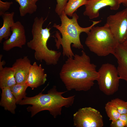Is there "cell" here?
<instances>
[{
	"instance_id": "1",
	"label": "cell",
	"mask_w": 127,
	"mask_h": 127,
	"mask_svg": "<svg viewBox=\"0 0 127 127\" xmlns=\"http://www.w3.org/2000/svg\"><path fill=\"white\" fill-rule=\"evenodd\" d=\"M96 66L82 50L80 55L75 54L67 58L59 73L60 78L68 91H87L93 86L98 76Z\"/></svg>"
},
{
	"instance_id": "2",
	"label": "cell",
	"mask_w": 127,
	"mask_h": 127,
	"mask_svg": "<svg viewBox=\"0 0 127 127\" xmlns=\"http://www.w3.org/2000/svg\"><path fill=\"white\" fill-rule=\"evenodd\" d=\"M61 22L60 25L54 24L53 27L58 30L61 33L62 37L56 32V45L57 49L61 45L62 48V54L68 58L73 57L75 54L71 48L83 49V46L80 40V35L82 32L87 34L92 28L100 23L101 20L92 21V24L89 27L83 28L80 27L77 22L79 16L76 13L73 14L71 19L69 18L64 11L59 16Z\"/></svg>"
},
{
	"instance_id": "3",
	"label": "cell",
	"mask_w": 127,
	"mask_h": 127,
	"mask_svg": "<svg viewBox=\"0 0 127 127\" xmlns=\"http://www.w3.org/2000/svg\"><path fill=\"white\" fill-rule=\"evenodd\" d=\"M66 91H58L56 86H54L48 91L47 94H44L41 92L32 97L26 96L19 104L32 105L27 108V111L31 113V117L40 111L48 110L56 118L61 115L63 107H69L73 104L75 95L67 98L62 96L63 94Z\"/></svg>"
},
{
	"instance_id": "4",
	"label": "cell",
	"mask_w": 127,
	"mask_h": 127,
	"mask_svg": "<svg viewBox=\"0 0 127 127\" xmlns=\"http://www.w3.org/2000/svg\"><path fill=\"white\" fill-rule=\"evenodd\" d=\"M47 18L44 19L42 17H36L34 18L31 31L32 38L27 44L28 48L34 51V56L36 60L44 61L48 65H55L58 64L61 53L49 49L47 46L51 36V28H43Z\"/></svg>"
},
{
	"instance_id": "5",
	"label": "cell",
	"mask_w": 127,
	"mask_h": 127,
	"mask_svg": "<svg viewBox=\"0 0 127 127\" xmlns=\"http://www.w3.org/2000/svg\"><path fill=\"white\" fill-rule=\"evenodd\" d=\"M87 34L85 44L91 51L99 56L114 54L118 44L106 24L93 26Z\"/></svg>"
},
{
	"instance_id": "6",
	"label": "cell",
	"mask_w": 127,
	"mask_h": 127,
	"mask_svg": "<svg viewBox=\"0 0 127 127\" xmlns=\"http://www.w3.org/2000/svg\"><path fill=\"white\" fill-rule=\"evenodd\" d=\"M98 71L96 81L100 90L107 95H113L118 90L120 79L117 67L107 63L103 64Z\"/></svg>"
},
{
	"instance_id": "7",
	"label": "cell",
	"mask_w": 127,
	"mask_h": 127,
	"mask_svg": "<svg viewBox=\"0 0 127 127\" xmlns=\"http://www.w3.org/2000/svg\"><path fill=\"white\" fill-rule=\"evenodd\" d=\"M106 24L118 44L127 40V8L109 16Z\"/></svg>"
},
{
	"instance_id": "8",
	"label": "cell",
	"mask_w": 127,
	"mask_h": 127,
	"mask_svg": "<svg viewBox=\"0 0 127 127\" xmlns=\"http://www.w3.org/2000/svg\"><path fill=\"white\" fill-rule=\"evenodd\" d=\"M74 125L76 127H102L103 117L98 110L91 107L79 109L73 115Z\"/></svg>"
},
{
	"instance_id": "9",
	"label": "cell",
	"mask_w": 127,
	"mask_h": 127,
	"mask_svg": "<svg viewBox=\"0 0 127 127\" xmlns=\"http://www.w3.org/2000/svg\"><path fill=\"white\" fill-rule=\"evenodd\" d=\"M11 30L12 33L10 37L3 44V49L6 51H9L15 47L22 48L26 42L24 28L20 22H15Z\"/></svg>"
},
{
	"instance_id": "10",
	"label": "cell",
	"mask_w": 127,
	"mask_h": 127,
	"mask_svg": "<svg viewBox=\"0 0 127 127\" xmlns=\"http://www.w3.org/2000/svg\"><path fill=\"white\" fill-rule=\"evenodd\" d=\"M120 4L119 0H87L83 14L90 19H94L99 17V11L103 8L108 6L111 10H116Z\"/></svg>"
},
{
	"instance_id": "11",
	"label": "cell",
	"mask_w": 127,
	"mask_h": 127,
	"mask_svg": "<svg viewBox=\"0 0 127 127\" xmlns=\"http://www.w3.org/2000/svg\"><path fill=\"white\" fill-rule=\"evenodd\" d=\"M47 75L41 64L35 62L30 67L26 83L32 89L44 84Z\"/></svg>"
},
{
	"instance_id": "12",
	"label": "cell",
	"mask_w": 127,
	"mask_h": 127,
	"mask_svg": "<svg viewBox=\"0 0 127 127\" xmlns=\"http://www.w3.org/2000/svg\"><path fill=\"white\" fill-rule=\"evenodd\" d=\"M113 55L117 61V68L120 79L127 82V46L123 44H118Z\"/></svg>"
},
{
	"instance_id": "13",
	"label": "cell",
	"mask_w": 127,
	"mask_h": 127,
	"mask_svg": "<svg viewBox=\"0 0 127 127\" xmlns=\"http://www.w3.org/2000/svg\"><path fill=\"white\" fill-rule=\"evenodd\" d=\"M31 64L27 56L16 59L12 67L15 70L16 83H25Z\"/></svg>"
},
{
	"instance_id": "14",
	"label": "cell",
	"mask_w": 127,
	"mask_h": 127,
	"mask_svg": "<svg viewBox=\"0 0 127 127\" xmlns=\"http://www.w3.org/2000/svg\"><path fill=\"white\" fill-rule=\"evenodd\" d=\"M1 90L0 105L3 107L4 110L15 114L16 107V102L10 88L6 87Z\"/></svg>"
},
{
	"instance_id": "15",
	"label": "cell",
	"mask_w": 127,
	"mask_h": 127,
	"mask_svg": "<svg viewBox=\"0 0 127 127\" xmlns=\"http://www.w3.org/2000/svg\"><path fill=\"white\" fill-rule=\"evenodd\" d=\"M15 70L12 67H5L0 69V88H11L16 84Z\"/></svg>"
},
{
	"instance_id": "16",
	"label": "cell",
	"mask_w": 127,
	"mask_h": 127,
	"mask_svg": "<svg viewBox=\"0 0 127 127\" xmlns=\"http://www.w3.org/2000/svg\"><path fill=\"white\" fill-rule=\"evenodd\" d=\"M14 13V12H6L2 16L3 24L0 29V43L3 39H8L11 35V28L15 23L13 19Z\"/></svg>"
},
{
	"instance_id": "17",
	"label": "cell",
	"mask_w": 127,
	"mask_h": 127,
	"mask_svg": "<svg viewBox=\"0 0 127 127\" xmlns=\"http://www.w3.org/2000/svg\"><path fill=\"white\" fill-rule=\"evenodd\" d=\"M14 0L20 5L19 10L21 16H24L27 14H32L37 10L36 3L39 0Z\"/></svg>"
},
{
	"instance_id": "18",
	"label": "cell",
	"mask_w": 127,
	"mask_h": 127,
	"mask_svg": "<svg viewBox=\"0 0 127 127\" xmlns=\"http://www.w3.org/2000/svg\"><path fill=\"white\" fill-rule=\"evenodd\" d=\"M28 87L26 83H16L10 88L12 93L15 97L17 104H19L26 96V90Z\"/></svg>"
},
{
	"instance_id": "19",
	"label": "cell",
	"mask_w": 127,
	"mask_h": 127,
	"mask_svg": "<svg viewBox=\"0 0 127 127\" xmlns=\"http://www.w3.org/2000/svg\"><path fill=\"white\" fill-rule=\"evenodd\" d=\"M87 0H68L64 10L65 14L72 17L73 13L80 7L85 5Z\"/></svg>"
},
{
	"instance_id": "20",
	"label": "cell",
	"mask_w": 127,
	"mask_h": 127,
	"mask_svg": "<svg viewBox=\"0 0 127 127\" xmlns=\"http://www.w3.org/2000/svg\"><path fill=\"white\" fill-rule=\"evenodd\" d=\"M105 109L109 120L113 121L119 119L120 114L116 107L110 101L105 104Z\"/></svg>"
},
{
	"instance_id": "21",
	"label": "cell",
	"mask_w": 127,
	"mask_h": 127,
	"mask_svg": "<svg viewBox=\"0 0 127 127\" xmlns=\"http://www.w3.org/2000/svg\"><path fill=\"white\" fill-rule=\"evenodd\" d=\"M110 101L116 107L120 115L127 114V101L116 98Z\"/></svg>"
},
{
	"instance_id": "22",
	"label": "cell",
	"mask_w": 127,
	"mask_h": 127,
	"mask_svg": "<svg viewBox=\"0 0 127 127\" xmlns=\"http://www.w3.org/2000/svg\"><path fill=\"white\" fill-rule=\"evenodd\" d=\"M68 0H56L57 4L55 11L59 16L61 15L64 11V8Z\"/></svg>"
},
{
	"instance_id": "23",
	"label": "cell",
	"mask_w": 127,
	"mask_h": 127,
	"mask_svg": "<svg viewBox=\"0 0 127 127\" xmlns=\"http://www.w3.org/2000/svg\"><path fill=\"white\" fill-rule=\"evenodd\" d=\"M13 2H4L0 0V16H2L9 9Z\"/></svg>"
},
{
	"instance_id": "24",
	"label": "cell",
	"mask_w": 127,
	"mask_h": 127,
	"mask_svg": "<svg viewBox=\"0 0 127 127\" xmlns=\"http://www.w3.org/2000/svg\"><path fill=\"white\" fill-rule=\"evenodd\" d=\"M110 126L111 127H126V125L124 122L118 119L112 121Z\"/></svg>"
},
{
	"instance_id": "25",
	"label": "cell",
	"mask_w": 127,
	"mask_h": 127,
	"mask_svg": "<svg viewBox=\"0 0 127 127\" xmlns=\"http://www.w3.org/2000/svg\"><path fill=\"white\" fill-rule=\"evenodd\" d=\"M119 119L124 122L126 124L127 127V114H124L120 115Z\"/></svg>"
},
{
	"instance_id": "26",
	"label": "cell",
	"mask_w": 127,
	"mask_h": 127,
	"mask_svg": "<svg viewBox=\"0 0 127 127\" xmlns=\"http://www.w3.org/2000/svg\"><path fill=\"white\" fill-rule=\"evenodd\" d=\"M2 56V55H0V69L3 68V66H4L5 64V61H1V60Z\"/></svg>"
},
{
	"instance_id": "27",
	"label": "cell",
	"mask_w": 127,
	"mask_h": 127,
	"mask_svg": "<svg viewBox=\"0 0 127 127\" xmlns=\"http://www.w3.org/2000/svg\"><path fill=\"white\" fill-rule=\"evenodd\" d=\"M121 4H122L125 6H127V0H119Z\"/></svg>"
},
{
	"instance_id": "28",
	"label": "cell",
	"mask_w": 127,
	"mask_h": 127,
	"mask_svg": "<svg viewBox=\"0 0 127 127\" xmlns=\"http://www.w3.org/2000/svg\"><path fill=\"white\" fill-rule=\"evenodd\" d=\"M123 44L127 46V40Z\"/></svg>"
}]
</instances>
